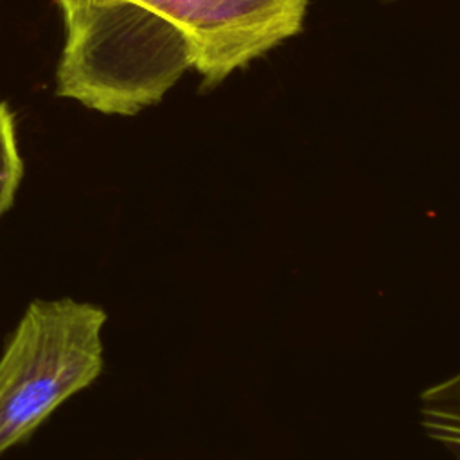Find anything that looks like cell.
Segmentation results:
<instances>
[{
  "mask_svg": "<svg viewBox=\"0 0 460 460\" xmlns=\"http://www.w3.org/2000/svg\"><path fill=\"white\" fill-rule=\"evenodd\" d=\"M381 2H390V0H381Z\"/></svg>",
  "mask_w": 460,
  "mask_h": 460,
  "instance_id": "obj_5",
  "label": "cell"
},
{
  "mask_svg": "<svg viewBox=\"0 0 460 460\" xmlns=\"http://www.w3.org/2000/svg\"><path fill=\"white\" fill-rule=\"evenodd\" d=\"M420 424L428 437L460 460V372L429 386L420 397Z\"/></svg>",
  "mask_w": 460,
  "mask_h": 460,
  "instance_id": "obj_3",
  "label": "cell"
},
{
  "mask_svg": "<svg viewBox=\"0 0 460 460\" xmlns=\"http://www.w3.org/2000/svg\"><path fill=\"white\" fill-rule=\"evenodd\" d=\"M102 307L34 300L0 356V455L102 372Z\"/></svg>",
  "mask_w": 460,
  "mask_h": 460,
  "instance_id": "obj_2",
  "label": "cell"
},
{
  "mask_svg": "<svg viewBox=\"0 0 460 460\" xmlns=\"http://www.w3.org/2000/svg\"><path fill=\"white\" fill-rule=\"evenodd\" d=\"M65 29L58 95L135 115L187 70L216 86L300 32L307 0H56Z\"/></svg>",
  "mask_w": 460,
  "mask_h": 460,
  "instance_id": "obj_1",
  "label": "cell"
},
{
  "mask_svg": "<svg viewBox=\"0 0 460 460\" xmlns=\"http://www.w3.org/2000/svg\"><path fill=\"white\" fill-rule=\"evenodd\" d=\"M23 174V162L18 149L14 115L0 101V217L13 205Z\"/></svg>",
  "mask_w": 460,
  "mask_h": 460,
  "instance_id": "obj_4",
  "label": "cell"
}]
</instances>
